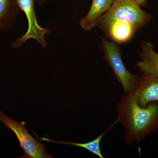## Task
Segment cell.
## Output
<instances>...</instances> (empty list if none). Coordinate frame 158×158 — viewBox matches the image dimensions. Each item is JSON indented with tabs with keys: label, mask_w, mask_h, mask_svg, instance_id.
I'll use <instances>...</instances> for the list:
<instances>
[{
	"label": "cell",
	"mask_w": 158,
	"mask_h": 158,
	"mask_svg": "<svg viewBox=\"0 0 158 158\" xmlns=\"http://www.w3.org/2000/svg\"><path fill=\"white\" fill-rule=\"evenodd\" d=\"M15 1L20 10L23 11L26 15L28 23V27L24 35L13 43L11 47L18 48L28 40L33 38L45 48L47 44L44 40V35L50 34L51 31L49 29L43 28L38 24L34 10V0H15Z\"/></svg>",
	"instance_id": "5"
},
{
	"label": "cell",
	"mask_w": 158,
	"mask_h": 158,
	"mask_svg": "<svg viewBox=\"0 0 158 158\" xmlns=\"http://www.w3.org/2000/svg\"><path fill=\"white\" fill-rule=\"evenodd\" d=\"M116 124V123L114 122L109 128H108L106 131H105L103 133H102L101 135H100L97 138L94 139L92 141L86 142V143H76V142H65V141H58L51 140L49 138H40V137H38V136H37V138H40L43 141H51V142L58 143V144H68V145H73V146H76V147L82 148L87 150L88 151L92 153L95 155L98 156V157L104 158L103 155L102 153L101 149V142L102 139L104 136L105 134L106 133L108 130H110V128H112V127H113L114 125Z\"/></svg>",
	"instance_id": "10"
},
{
	"label": "cell",
	"mask_w": 158,
	"mask_h": 158,
	"mask_svg": "<svg viewBox=\"0 0 158 158\" xmlns=\"http://www.w3.org/2000/svg\"><path fill=\"white\" fill-rule=\"evenodd\" d=\"M115 0H93L90 10L80 21L82 29L89 31L96 26L100 18L110 9Z\"/></svg>",
	"instance_id": "8"
},
{
	"label": "cell",
	"mask_w": 158,
	"mask_h": 158,
	"mask_svg": "<svg viewBox=\"0 0 158 158\" xmlns=\"http://www.w3.org/2000/svg\"><path fill=\"white\" fill-rule=\"evenodd\" d=\"M141 47V60L136 64L140 73L158 77V53L154 50L152 44L148 41L142 40Z\"/></svg>",
	"instance_id": "7"
},
{
	"label": "cell",
	"mask_w": 158,
	"mask_h": 158,
	"mask_svg": "<svg viewBox=\"0 0 158 158\" xmlns=\"http://www.w3.org/2000/svg\"><path fill=\"white\" fill-rule=\"evenodd\" d=\"M0 121L13 131L24 151L20 158H52L43 144L39 143L29 134L25 127L26 122L15 121L0 112Z\"/></svg>",
	"instance_id": "4"
},
{
	"label": "cell",
	"mask_w": 158,
	"mask_h": 158,
	"mask_svg": "<svg viewBox=\"0 0 158 158\" xmlns=\"http://www.w3.org/2000/svg\"><path fill=\"white\" fill-rule=\"evenodd\" d=\"M152 18L135 0H115L110 9L100 18L96 26L107 38L119 44L131 40Z\"/></svg>",
	"instance_id": "1"
},
{
	"label": "cell",
	"mask_w": 158,
	"mask_h": 158,
	"mask_svg": "<svg viewBox=\"0 0 158 158\" xmlns=\"http://www.w3.org/2000/svg\"><path fill=\"white\" fill-rule=\"evenodd\" d=\"M136 2L138 3L140 6H143L146 5L147 0H135Z\"/></svg>",
	"instance_id": "11"
},
{
	"label": "cell",
	"mask_w": 158,
	"mask_h": 158,
	"mask_svg": "<svg viewBox=\"0 0 158 158\" xmlns=\"http://www.w3.org/2000/svg\"><path fill=\"white\" fill-rule=\"evenodd\" d=\"M101 41L106 60L121 84L124 93L135 91L140 77L131 73L125 67L118 44L102 37H101Z\"/></svg>",
	"instance_id": "3"
},
{
	"label": "cell",
	"mask_w": 158,
	"mask_h": 158,
	"mask_svg": "<svg viewBox=\"0 0 158 158\" xmlns=\"http://www.w3.org/2000/svg\"><path fill=\"white\" fill-rule=\"evenodd\" d=\"M117 118L124 128L126 143L140 142L158 128V104L151 103L146 107L138 104L135 91L124 93L116 108Z\"/></svg>",
	"instance_id": "2"
},
{
	"label": "cell",
	"mask_w": 158,
	"mask_h": 158,
	"mask_svg": "<svg viewBox=\"0 0 158 158\" xmlns=\"http://www.w3.org/2000/svg\"><path fill=\"white\" fill-rule=\"evenodd\" d=\"M19 10L15 0H0V31L11 27Z\"/></svg>",
	"instance_id": "9"
},
{
	"label": "cell",
	"mask_w": 158,
	"mask_h": 158,
	"mask_svg": "<svg viewBox=\"0 0 158 158\" xmlns=\"http://www.w3.org/2000/svg\"><path fill=\"white\" fill-rule=\"evenodd\" d=\"M47 0H38V3H39L40 5H42L44 4Z\"/></svg>",
	"instance_id": "12"
},
{
	"label": "cell",
	"mask_w": 158,
	"mask_h": 158,
	"mask_svg": "<svg viewBox=\"0 0 158 158\" xmlns=\"http://www.w3.org/2000/svg\"><path fill=\"white\" fill-rule=\"evenodd\" d=\"M135 92L138 104L142 107L151 103L158 104V77L142 75Z\"/></svg>",
	"instance_id": "6"
}]
</instances>
